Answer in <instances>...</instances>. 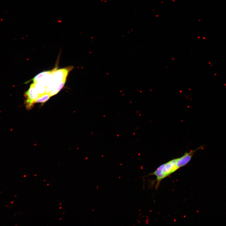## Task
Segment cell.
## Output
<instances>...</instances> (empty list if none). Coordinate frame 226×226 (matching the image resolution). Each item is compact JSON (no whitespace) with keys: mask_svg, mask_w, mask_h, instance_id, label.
Returning <instances> with one entry per match:
<instances>
[{"mask_svg":"<svg viewBox=\"0 0 226 226\" xmlns=\"http://www.w3.org/2000/svg\"><path fill=\"white\" fill-rule=\"evenodd\" d=\"M73 67H69L58 70H57V68H54L52 72V79L49 84L54 89L61 82L66 80L68 73Z\"/></svg>","mask_w":226,"mask_h":226,"instance_id":"6da1fadb","label":"cell"},{"mask_svg":"<svg viewBox=\"0 0 226 226\" xmlns=\"http://www.w3.org/2000/svg\"><path fill=\"white\" fill-rule=\"evenodd\" d=\"M40 96L35 88L34 83H32L28 90L24 94L26 108L28 109L31 108L35 103V100Z\"/></svg>","mask_w":226,"mask_h":226,"instance_id":"7a4b0ae2","label":"cell"},{"mask_svg":"<svg viewBox=\"0 0 226 226\" xmlns=\"http://www.w3.org/2000/svg\"><path fill=\"white\" fill-rule=\"evenodd\" d=\"M178 159H173L161 165L162 172L165 178L178 170L176 166Z\"/></svg>","mask_w":226,"mask_h":226,"instance_id":"3957f363","label":"cell"},{"mask_svg":"<svg viewBox=\"0 0 226 226\" xmlns=\"http://www.w3.org/2000/svg\"><path fill=\"white\" fill-rule=\"evenodd\" d=\"M196 150L186 153L184 155L180 158H178L176 164L177 169L186 165L191 160L194 153Z\"/></svg>","mask_w":226,"mask_h":226,"instance_id":"277c9868","label":"cell"},{"mask_svg":"<svg viewBox=\"0 0 226 226\" xmlns=\"http://www.w3.org/2000/svg\"><path fill=\"white\" fill-rule=\"evenodd\" d=\"M53 71V69L51 70L44 71L39 73L33 79V83L41 81Z\"/></svg>","mask_w":226,"mask_h":226,"instance_id":"5b68a950","label":"cell"},{"mask_svg":"<svg viewBox=\"0 0 226 226\" xmlns=\"http://www.w3.org/2000/svg\"><path fill=\"white\" fill-rule=\"evenodd\" d=\"M35 89L40 95L46 93V87L40 82L33 83Z\"/></svg>","mask_w":226,"mask_h":226,"instance_id":"8992f818","label":"cell"},{"mask_svg":"<svg viewBox=\"0 0 226 226\" xmlns=\"http://www.w3.org/2000/svg\"><path fill=\"white\" fill-rule=\"evenodd\" d=\"M51 97L49 93H45L40 95L35 100V103H44Z\"/></svg>","mask_w":226,"mask_h":226,"instance_id":"52a82bcc","label":"cell"},{"mask_svg":"<svg viewBox=\"0 0 226 226\" xmlns=\"http://www.w3.org/2000/svg\"><path fill=\"white\" fill-rule=\"evenodd\" d=\"M66 81V80H65L61 82L59 85L49 93L51 97L56 94L62 89L65 84Z\"/></svg>","mask_w":226,"mask_h":226,"instance_id":"ba28073f","label":"cell"}]
</instances>
